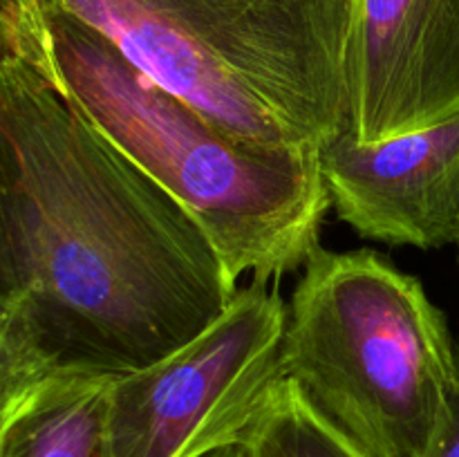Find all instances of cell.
Listing matches in <instances>:
<instances>
[{
	"label": "cell",
	"mask_w": 459,
	"mask_h": 457,
	"mask_svg": "<svg viewBox=\"0 0 459 457\" xmlns=\"http://www.w3.org/2000/svg\"><path fill=\"white\" fill-rule=\"evenodd\" d=\"M251 457H363L282 379L247 437Z\"/></svg>",
	"instance_id": "9c48e42d"
},
{
	"label": "cell",
	"mask_w": 459,
	"mask_h": 457,
	"mask_svg": "<svg viewBox=\"0 0 459 457\" xmlns=\"http://www.w3.org/2000/svg\"><path fill=\"white\" fill-rule=\"evenodd\" d=\"M426 457H459V345H457V370L446 412L439 424L437 435L429 448Z\"/></svg>",
	"instance_id": "30bf717a"
},
{
	"label": "cell",
	"mask_w": 459,
	"mask_h": 457,
	"mask_svg": "<svg viewBox=\"0 0 459 457\" xmlns=\"http://www.w3.org/2000/svg\"><path fill=\"white\" fill-rule=\"evenodd\" d=\"M202 457H251L249 451V442L247 439H240V442H231L227 446H220L215 451L206 453Z\"/></svg>",
	"instance_id": "8fae6325"
},
{
	"label": "cell",
	"mask_w": 459,
	"mask_h": 457,
	"mask_svg": "<svg viewBox=\"0 0 459 457\" xmlns=\"http://www.w3.org/2000/svg\"><path fill=\"white\" fill-rule=\"evenodd\" d=\"M0 47L45 76L94 128L206 228L236 280L307 263L332 206L318 146L220 128L139 72L110 40L40 0H3Z\"/></svg>",
	"instance_id": "7a4b0ae2"
},
{
	"label": "cell",
	"mask_w": 459,
	"mask_h": 457,
	"mask_svg": "<svg viewBox=\"0 0 459 457\" xmlns=\"http://www.w3.org/2000/svg\"><path fill=\"white\" fill-rule=\"evenodd\" d=\"M236 294L195 215L3 52L0 403L48 379L143 370Z\"/></svg>",
	"instance_id": "6da1fadb"
},
{
	"label": "cell",
	"mask_w": 459,
	"mask_h": 457,
	"mask_svg": "<svg viewBox=\"0 0 459 457\" xmlns=\"http://www.w3.org/2000/svg\"><path fill=\"white\" fill-rule=\"evenodd\" d=\"M455 245H457V246H459V237H457V242H455Z\"/></svg>",
	"instance_id": "7c38bea8"
},
{
	"label": "cell",
	"mask_w": 459,
	"mask_h": 457,
	"mask_svg": "<svg viewBox=\"0 0 459 457\" xmlns=\"http://www.w3.org/2000/svg\"><path fill=\"white\" fill-rule=\"evenodd\" d=\"M348 88L363 142L459 112V0H354Z\"/></svg>",
	"instance_id": "52a82bcc"
},
{
	"label": "cell",
	"mask_w": 459,
	"mask_h": 457,
	"mask_svg": "<svg viewBox=\"0 0 459 457\" xmlns=\"http://www.w3.org/2000/svg\"><path fill=\"white\" fill-rule=\"evenodd\" d=\"M332 206L359 236L435 249L459 237V112L363 142L345 125L318 146Z\"/></svg>",
	"instance_id": "8992f818"
},
{
	"label": "cell",
	"mask_w": 459,
	"mask_h": 457,
	"mask_svg": "<svg viewBox=\"0 0 459 457\" xmlns=\"http://www.w3.org/2000/svg\"><path fill=\"white\" fill-rule=\"evenodd\" d=\"M455 370L420 278L375 251H312L287 307L282 375L363 457L429 455Z\"/></svg>",
	"instance_id": "277c9868"
},
{
	"label": "cell",
	"mask_w": 459,
	"mask_h": 457,
	"mask_svg": "<svg viewBox=\"0 0 459 457\" xmlns=\"http://www.w3.org/2000/svg\"><path fill=\"white\" fill-rule=\"evenodd\" d=\"M236 137L321 146L350 125L354 0H40Z\"/></svg>",
	"instance_id": "3957f363"
},
{
	"label": "cell",
	"mask_w": 459,
	"mask_h": 457,
	"mask_svg": "<svg viewBox=\"0 0 459 457\" xmlns=\"http://www.w3.org/2000/svg\"><path fill=\"white\" fill-rule=\"evenodd\" d=\"M110 381L48 379L0 403V457H103Z\"/></svg>",
	"instance_id": "ba28073f"
},
{
	"label": "cell",
	"mask_w": 459,
	"mask_h": 457,
	"mask_svg": "<svg viewBox=\"0 0 459 457\" xmlns=\"http://www.w3.org/2000/svg\"><path fill=\"white\" fill-rule=\"evenodd\" d=\"M287 305L267 282L169 357L108 388L103 457H202L249 437L285 379Z\"/></svg>",
	"instance_id": "5b68a950"
}]
</instances>
